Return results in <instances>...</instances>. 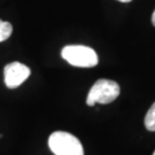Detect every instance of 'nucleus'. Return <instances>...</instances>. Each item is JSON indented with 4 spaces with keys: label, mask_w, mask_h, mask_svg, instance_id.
Segmentation results:
<instances>
[{
    "label": "nucleus",
    "mask_w": 155,
    "mask_h": 155,
    "mask_svg": "<svg viewBox=\"0 0 155 155\" xmlns=\"http://www.w3.org/2000/svg\"><path fill=\"white\" fill-rule=\"evenodd\" d=\"M5 84L8 89H15L24 83L30 76V69L23 63L12 62L4 69Z\"/></svg>",
    "instance_id": "nucleus-4"
},
{
    "label": "nucleus",
    "mask_w": 155,
    "mask_h": 155,
    "mask_svg": "<svg viewBox=\"0 0 155 155\" xmlns=\"http://www.w3.org/2000/svg\"><path fill=\"white\" fill-rule=\"evenodd\" d=\"M48 147L55 155H84L81 141L71 133L55 131L48 138Z\"/></svg>",
    "instance_id": "nucleus-2"
},
{
    "label": "nucleus",
    "mask_w": 155,
    "mask_h": 155,
    "mask_svg": "<svg viewBox=\"0 0 155 155\" xmlns=\"http://www.w3.org/2000/svg\"><path fill=\"white\" fill-rule=\"evenodd\" d=\"M61 55L69 64L79 68H92L99 62L95 51L83 45H68L62 48Z\"/></svg>",
    "instance_id": "nucleus-1"
},
{
    "label": "nucleus",
    "mask_w": 155,
    "mask_h": 155,
    "mask_svg": "<svg viewBox=\"0 0 155 155\" xmlns=\"http://www.w3.org/2000/svg\"><path fill=\"white\" fill-rule=\"evenodd\" d=\"M145 127L148 131H155V102L150 106L145 116Z\"/></svg>",
    "instance_id": "nucleus-5"
},
{
    "label": "nucleus",
    "mask_w": 155,
    "mask_h": 155,
    "mask_svg": "<svg viewBox=\"0 0 155 155\" xmlns=\"http://www.w3.org/2000/svg\"><path fill=\"white\" fill-rule=\"evenodd\" d=\"M153 155H155V152H154V154H153Z\"/></svg>",
    "instance_id": "nucleus-9"
},
{
    "label": "nucleus",
    "mask_w": 155,
    "mask_h": 155,
    "mask_svg": "<svg viewBox=\"0 0 155 155\" xmlns=\"http://www.w3.org/2000/svg\"><path fill=\"white\" fill-rule=\"evenodd\" d=\"M120 95V85L110 79H99L91 87L86 104L87 106H94L95 104L107 105L110 104Z\"/></svg>",
    "instance_id": "nucleus-3"
},
{
    "label": "nucleus",
    "mask_w": 155,
    "mask_h": 155,
    "mask_svg": "<svg viewBox=\"0 0 155 155\" xmlns=\"http://www.w3.org/2000/svg\"><path fill=\"white\" fill-rule=\"evenodd\" d=\"M118 1H121V2H130V1H132V0H118Z\"/></svg>",
    "instance_id": "nucleus-8"
},
{
    "label": "nucleus",
    "mask_w": 155,
    "mask_h": 155,
    "mask_svg": "<svg viewBox=\"0 0 155 155\" xmlns=\"http://www.w3.org/2000/svg\"><path fill=\"white\" fill-rule=\"evenodd\" d=\"M12 32H13V27L11 23L0 20V43L9 38Z\"/></svg>",
    "instance_id": "nucleus-6"
},
{
    "label": "nucleus",
    "mask_w": 155,
    "mask_h": 155,
    "mask_svg": "<svg viewBox=\"0 0 155 155\" xmlns=\"http://www.w3.org/2000/svg\"><path fill=\"white\" fill-rule=\"evenodd\" d=\"M152 23H153V25L155 27V11L153 13V15H152Z\"/></svg>",
    "instance_id": "nucleus-7"
}]
</instances>
